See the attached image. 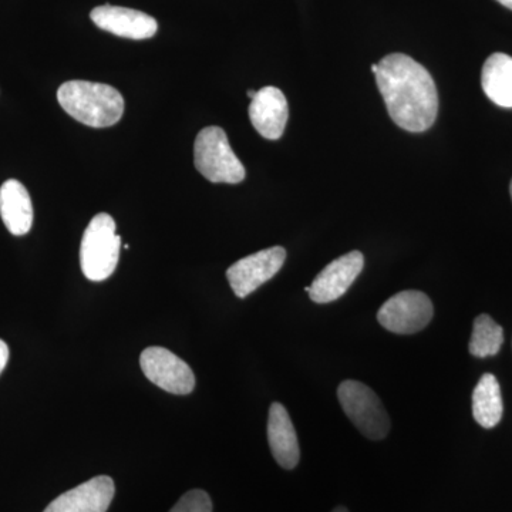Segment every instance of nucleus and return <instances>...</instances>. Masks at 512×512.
Segmentation results:
<instances>
[{"label": "nucleus", "mask_w": 512, "mask_h": 512, "mask_svg": "<svg viewBox=\"0 0 512 512\" xmlns=\"http://www.w3.org/2000/svg\"><path fill=\"white\" fill-rule=\"evenodd\" d=\"M140 366L151 383L173 394H190L195 387L191 367L170 350L151 346L141 353Z\"/></svg>", "instance_id": "7"}, {"label": "nucleus", "mask_w": 512, "mask_h": 512, "mask_svg": "<svg viewBox=\"0 0 512 512\" xmlns=\"http://www.w3.org/2000/svg\"><path fill=\"white\" fill-rule=\"evenodd\" d=\"M510 194H511V198H512V181H511V185H510Z\"/></svg>", "instance_id": "24"}, {"label": "nucleus", "mask_w": 512, "mask_h": 512, "mask_svg": "<svg viewBox=\"0 0 512 512\" xmlns=\"http://www.w3.org/2000/svg\"><path fill=\"white\" fill-rule=\"evenodd\" d=\"M121 238L116 221L109 214H97L84 231L80 247V265L90 281H106L116 271L120 258Z\"/></svg>", "instance_id": "3"}, {"label": "nucleus", "mask_w": 512, "mask_h": 512, "mask_svg": "<svg viewBox=\"0 0 512 512\" xmlns=\"http://www.w3.org/2000/svg\"><path fill=\"white\" fill-rule=\"evenodd\" d=\"M504 404L497 377L484 375L473 393V416L484 429H493L503 419Z\"/></svg>", "instance_id": "16"}, {"label": "nucleus", "mask_w": 512, "mask_h": 512, "mask_svg": "<svg viewBox=\"0 0 512 512\" xmlns=\"http://www.w3.org/2000/svg\"><path fill=\"white\" fill-rule=\"evenodd\" d=\"M286 251L282 247H272L239 259L229 266L227 278L232 291L244 299L259 286L274 278L285 264Z\"/></svg>", "instance_id": "8"}, {"label": "nucleus", "mask_w": 512, "mask_h": 512, "mask_svg": "<svg viewBox=\"0 0 512 512\" xmlns=\"http://www.w3.org/2000/svg\"><path fill=\"white\" fill-rule=\"evenodd\" d=\"M0 217L12 235L28 234L33 224V205L25 185L8 180L0 187Z\"/></svg>", "instance_id": "14"}, {"label": "nucleus", "mask_w": 512, "mask_h": 512, "mask_svg": "<svg viewBox=\"0 0 512 512\" xmlns=\"http://www.w3.org/2000/svg\"><path fill=\"white\" fill-rule=\"evenodd\" d=\"M170 512H212L210 495L202 490L188 491Z\"/></svg>", "instance_id": "18"}, {"label": "nucleus", "mask_w": 512, "mask_h": 512, "mask_svg": "<svg viewBox=\"0 0 512 512\" xmlns=\"http://www.w3.org/2000/svg\"><path fill=\"white\" fill-rule=\"evenodd\" d=\"M256 93H258V92H255V90H248L247 94H248L249 99H251V100L254 99V97L256 96Z\"/></svg>", "instance_id": "22"}, {"label": "nucleus", "mask_w": 512, "mask_h": 512, "mask_svg": "<svg viewBox=\"0 0 512 512\" xmlns=\"http://www.w3.org/2000/svg\"><path fill=\"white\" fill-rule=\"evenodd\" d=\"M363 266H365V256L362 252H349L330 262L322 272H319L312 285L305 288V291L316 303L338 301L349 291L350 286L363 271Z\"/></svg>", "instance_id": "9"}, {"label": "nucleus", "mask_w": 512, "mask_h": 512, "mask_svg": "<svg viewBox=\"0 0 512 512\" xmlns=\"http://www.w3.org/2000/svg\"><path fill=\"white\" fill-rule=\"evenodd\" d=\"M434 315L433 302L426 293L403 291L384 302L377 320L396 335H414L426 328Z\"/></svg>", "instance_id": "6"}, {"label": "nucleus", "mask_w": 512, "mask_h": 512, "mask_svg": "<svg viewBox=\"0 0 512 512\" xmlns=\"http://www.w3.org/2000/svg\"><path fill=\"white\" fill-rule=\"evenodd\" d=\"M332 512H349V510L345 507H336Z\"/></svg>", "instance_id": "21"}, {"label": "nucleus", "mask_w": 512, "mask_h": 512, "mask_svg": "<svg viewBox=\"0 0 512 512\" xmlns=\"http://www.w3.org/2000/svg\"><path fill=\"white\" fill-rule=\"evenodd\" d=\"M497 2L501 3L505 8L512 10V0H497Z\"/></svg>", "instance_id": "20"}, {"label": "nucleus", "mask_w": 512, "mask_h": 512, "mask_svg": "<svg viewBox=\"0 0 512 512\" xmlns=\"http://www.w3.org/2000/svg\"><path fill=\"white\" fill-rule=\"evenodd\" d=\"M90 18L97 28L126 39H150L158 30L157 20L153 16L121 6H97L90 13Z\"/></svg>", "instance_id": "10"}, {"label": "nucleus", "mask_w": 512, "mask_h": 512, "mask_svg": "<svg viewBox=\"0 0 512 512\" xmlns=\"http://www.w3.org/2000/svg\"><path fill=\"white\" fill-rule=\"evenodd\" d=\"M9 362V348L2 339H0V375L5 370L6 365Z\"/></svg>", "instance_id": "19"}, {"label": "nucleus", "mask_w": 512, "mask_h": 512, "mask_svg": "<svg viewBox=\"0 0 512 512\" xmlns=\"http://www.w3.org/2000/svg\"><path fill=\"white\" fill-rule=\"evenodd\" d=\"M338 399L353 426L367 439L383 440L389 434V414L369 386L356 380H346L339 386Z\"/></svg>", "instance_id": "5"}, {"label": "nucleus", "mask_w": 512, "mask_h": 512, "mask_svg": "<svg viewBox=\"0 0 512 512\" xmlns=\"http://www.w3.org/2000/svg\"><path fill=\"white\" fill-rule=\"evenodd\" d=\"M60 106L84 126L104 128L119 123L124 113V99L109 84L73 80L57 92Z\"/></svg>", "instance_id": "2"}, {"label": "nucleus", "mask_w": 512, "mask_h": 512, "mask_svg": "<svg viewBox=\"0 0 512 512\" xmlns=\"http://www.w3.org/2000/svg\"><path fill=\"white\" fill-rule=\"evenodd\" d=\"M249 119L252 126L268 140H279L288 123L289 109L285 94L276 87L258 90L249 104Z\"/></svg>", "instance_id": "12"}, {"label": "nucleus", "mask_w": 512, "mask_h": 512, "mask_svg": "<svg viewBox=\"0 0 512 512\" xmlns=\"http://www.w3.org/2000/svg\"><path fill=\"white\" fill-rule=\"evenodd\" d=\"M504 343V330L491 316L480 315L474 320L470 339V353L476 357H490L500 352Z\"/></svg>", "instance_id": "17"}, {"label": "nucleus", "mask_w": 512, "mask_h": 512, "mask_svg": "<svg viewBox=\"0 0 512 512\" xmlns=\"http://www.w3.org/2000/svg\"><path fill=\"white\" fill-rule=\"evenodd\" d=\"M372 72L377 73V64H372Z\"/></svg>", "instance_id": "23"}, {"label": "nucleus", "mask_w": 512, "mask_h": 512, "mask_svg": "<svg viewBox=\"0 0 512 512\" xmlns=\"http://www.w3.org/2000/svg\"><path fill=\"white\" fill-rule=\"evenodd\" d=\"M376 83L394 124L410 133H423L439 113V93L426 67L403 53L377 63Z\"/></svg>", "instance_id": "1"}, {"label": "nucleus", "mask_w": 512, "mask_h": 512, "mask_svg": "<svg viewBox=\"0 0 512 512\" xmlns=\"http://www.w3.org/2000/svg\"><path fill=\"white\" fill-rule=\"evenodd\" d=\"M194 164L214 184H239L244 181L245 167L229 146L221 127H205L194 144Z\"/></svg>", "instance_id": "4"}, {"label": "nucleus", "mask_w": 512, "mask_h": 512, "mask_svg": "<svg viewBox=\"0 0 512 512\" xmlns=\"http://www.w3.org/2000/svg\"><path fill=\"white\" fill-rule=\"evenodd\" d=\"M114 493L116 487L110 477H94L59 495L43 512H107Z\"/></svg>", "instance_id": "11"}, {"label": "nucleus", "mask_w": 512, "mask_h": 512, "mask_svg": "<svg viewBox=\"0 0 512 512\" xmlns=\"http://www.w3.org/2000/svg\"><path fill=\"white\" fill-rule=\"evenodd\" d=\"M481 86L494 104L512 109V57L505 53L488 57L481 72Z\"/></svg>", "instance_id": "15"}, {"label": "nucleus", "mask_w": 512, "mask_h": 512, "mask_svg": "<svg viewBox=\"0 0 512 512\" xmlns=\"http://www.w3.org/2000/svg\"><path fill=\"white\" fill-rule=\"evenodd\" d=\"M268 441L276 463L285 470H293L299 464L301 448L288 410L281 403L269 409Z\"/></svg>", "instance_id": "13"}]
</instances>
